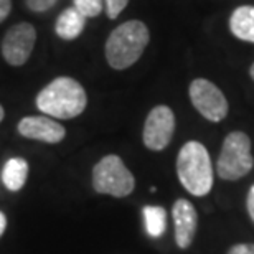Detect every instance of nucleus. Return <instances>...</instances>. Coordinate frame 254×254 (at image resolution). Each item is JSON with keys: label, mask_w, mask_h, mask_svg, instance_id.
<instances>
[{"label": "nucleus", "mask_w": 254, "mask_h": 254, "mask_svg": "<svg viewBox=\"0 0 254 254\" xmlns=\"http://www.w3.org/2000/svg\"><path fill=\"white\" fill-rule=\"evenodd\" d=\"M35 103L48 118L74 119L84 113L88 94L79 81L69 76H60L40 91Z\"/></svg>", "instance_id": "nucleus-1"}, {"label": "nucleus", "mask_w": 254, "mask_h": 254, "mask_svg": "<svg viewBox=\"0 0 254 254\" xmlns=\"http://www.w3.org/2000/svg\"><path fill=\"white\" fill-rule=\"evenodd\" d=\"M149 42V27L140 20H127L116 27L106 40V62L116 71L130 68L144 55Z\"/></svg>", "instance_id": "nucleus-2"}, {"label": "nucleus", "mask_w": 254, "mask_h": 254, "mask_svg": "<svg viewBox=\"0 0 254 254\" xmlns=\"http://www.w3.org/2000/svg\"><path fill=\"white\" fill-rule=\"evenodd\" d=\"M177 175L182 187L193 196H205L215 184L208 149L201 142L189 140L177 155Z\"/></svg>", "instance_id": "nucleus-3"}, {"label": "nucleus", "mask_w": 254, "mask_h": 254, "mask_svg": "<svg viewBox=\"0 0 254 254\" xmlns=\"http://www.w3.org/2000/svg\"><path fill=\"white\" fill-rule=\"evenodd\" d=\"M254 167L251 154V139L246 132L233 130L223 140L221 152L216 160V174L223 180H240L246 177Z\"/></svg>", "instance_id": "nucleus-4"}, {"label": "nucleus", "mask_w": 254, "mask_h": 254, "mask_svg": "<svg viewBox=\"0 0 254 254\" xmlns=\"http://www.w3.org/2000/svg\"><path fill=\"white\" fill-rule=\"evenodd\" d=\"M93 189L101 195L124 198L135 189V179L119 155L103 157L93 169Z\"/></svg>", "instance_id": "nucleus-5"}, {"label": "nucleus", "mask_w": 254, "mask_h": 254, "mask_svg": "<svg viewBox=\"0 0 254 254\" xmlns=\"http://www.w3.org/2000/svg\"><path fill=\"white\" fill-rule=\"evenodd\" d=\"M189 96L196 113L210 123H221L230 113L226 96L215 83L206 78L193 79L189 88Z\"/></svg>", "instance_id": "nucleus-6"}, {"label": "nucleus", "mask_w": 254, "mask_h": 254, "mask_svg": "<svg viewBox=\"0 0 254 254\" xmlns=\"http://www.w3.org/2000/svg\"><path fill=\"white\" fill-rule=\"evenodd\" d=\"M175 132V114L169 106L159 104L147 114L144 129H142V142L149 150L160 152L167 149Z\"/></svg>", "instance_id": "nucleus-7"}, {"label": "nucleus", "mask_w": 254, "mask_h": 254, "mask_svg": "<svg viewBox=\"0 0 254 254\" xmlns=\"http://www.w3.org/2000/svg\"><path fill=\"white\" fill-rule=\"evenodd\" d=\"M37 43V28L28 22L10 27L2 40V57L10 66H23L33 53Z\"/></svg>", "instance_id": "nucleus-8"}, {"label": "nucleus", "mask_w": 254, "mask_h": 254, "mask_svg": "<svg viewBox=\"0 0 254 254\" xmlns=\"http://www.w3.org/2000/svg\"><path fill=\"white\" fill-rule=\"evenodd\" d=\"M18 134L45 144H58L66 137V129L48 116H27L18 121Z\"/></svg>", "instance_id": "nucleus-9"}, {"label": "nucleus", "mask_w": 254, "mask_h": 254, "mask_svg": "<svg viewBox=\"0 0 254 254\" xmlns=\"http://www.w3.org/2000/svg\"><path fill=\"white\" fill-rule=\"evenodd\" d=\"M172 218L175 226V243L180 250H189L196 235L198 213L189 200H177L172 208Z\"/></svg>", "instance_id": "nucleus-10"}, {"label": "nucleus", "mask_w": 254, "mask_h": 254, "mask_svg": "<svg viewBox=\"0 0 254 254\" xmlns=\"http://www.w3.org/2000/svg\"><path fill=\"white\" fill-rule=\"evenodd\" d=\"M86 20L74 7H66L55 22V33L64 42H73L83 35Z\"/></svg>", "instance_id": "nucleus-11"}, {"label": "nucleus", "mask_w": 254, "mask_h": 254, "mask_svg": "<svg viewBox=\"0 0 254 254\" xmlns=\"http://www.w3.org/2000/svg\"><path fill=\"white\" fill-rule=\"evenodd\" d=\"M230 32L241 42L254 43V5H240L230 15Z\"/></svg>", "instance_id": "nucleus-12"}, {"label": "nucleus", "mask_w": 254, "mask_h": 254, "mask_svg": "<svg viewBox=\"0 0 254 254\" xmlns=\"http://www.w3.org/2000/svg\"><path fill=\"white\" fill-rule=\"evenodd\" d=\"M28 179V162L22 159V157H13V159L7 160L2 172L3 185L7 187L10 191H18L23 189Z\"/></svg>", "instance_id": "nucleus-13"}, {"label": "nucleus", "mask_w": 254, "mask_h": 254, "mask_svg": "<svg viewBox=\"0 0 254 254\" xmlns=\"http://www.w3.org/2000/svg\"><path fill=\"white\" fill-rule=\"evenodd\" d=\"M145 230L152 238H160L167 230V211L162 206H144Z\"/></svg>", "instance_id": "nucleus-14"}, {"label": "nucleus", "mask_w": 254, "mask_h": 254, "mask_svg": "<svg viewBox=\"0 0 254 254\" xmlns=\"http://www.w3.org/2000/svg\"><path fill=\"white\" fill-rule=\"evenodd\" d=\"M73 7L84 18H96L103 13L104 0H73Z\"/></svg>", "instance_id": "nucleus-15"}, {"label": "nucleus", "mask_w": 254, "mask_h": 254, "mask_svg": "<svg viewBox=\"0 0 254 254\" xmlns=\"http://www.w3.org/2000/svg\"><path fill=\"white\" fill-rule=\"evenodd\" d=\"M127 5H129V0H104V8L108 18L116 20L124 12Z\"/></svg>", "instance_id": "nucleus-16"}, {"label": "nucleus", "mask_w": 254, "mask_h": 254, "mask_svg": "<svg viewBox=\"0 0 254 254\" xmlns=\"http://www.w3.org/2000/svg\"><path fill=\"white\" fill-rule=\"evenodd\" d=\"M58 0H25V7L33 13H45L57 5Z\"/></svg>", "instance_id": "nucleus-17"}, {"label": "nucleus", "mask_w": 254, "mask_h": 254, "mask_svg": "<svg viewBox=\"0 0 254 254\" xmlns=\"http://www.w3.org/2000/svg\"><path fill=\"white\" fill-rule=\"evenodd\" d=\"M226 254H254V243H240V245H235Z\"/></svg>", "instance_id": "nucleus-18"}, {"label": "nucleus", "mask_w": 254, "mask_h": 254, "mask_svg": "<svg viewBox=\"0 0 254 254\" xmlns=\"http://www.w3.org/2000/svg\"><path fill=\"white\" fill-rule=\"evenodd\" d=\"M12 12V0H0V23Z\"/></svg>", "instance_id": "nucleus-19"}, {"label": "nucleus", "mask_w": 254, "mask_h": 254, "mask_svg": "<svg viewBox=\"0 0 254 254\" xmlns=\"http://www.w3.org/2000/svg\"><path fill=\"white\" fill-rule=\"evenodd\" d=\"M246 208H248V215L253 220L254 223V185L248 191V196H246Z\"/></svg>", "instance_id": "nucleus-20"}, {"label": "nucleus", "mask_w": 254, "mask_h": 254, "mask_svg": "<svg viewBox=\"0 0 254 254\" xmlns=\"http://www.w3.org/2000/svg\"><path fill=\"white\" fill-rule=\"evenodd\" d=\"M5 228H7V216H5L2 211H0V238L3 236Z\"/></svg>", "instance_id": "nucleus-21"}, {"label": "nucleus", "mask_w": 254, "mask_h": 254, "mask_svg": "<svg viewBox=\"0 0 254 254\" xmlns=\"http://www.w3.org/2000/svg\"><path fill=\"white\" fill-rule=\"evenodd\" d=\"M3 118H5V111H3V106L0 104V123L3 121Z\"/></svg>", "instance_id": "nucleus-22"}, {"label": "nucleus", "mask_w": 254, "mask_h": 254, "mask_svg": "<svg viewBox=\"0 0 254 254\" xmlns=\"http://www.w3.org/2000/svg\"><path fill=\"white\" fill-rule=\"evenodd\" d=\"M250 76H251V79L254 81V63L251 64V68H250Z\"/></svg>", "instance_id": "nucleus-23"}]
</instances>
